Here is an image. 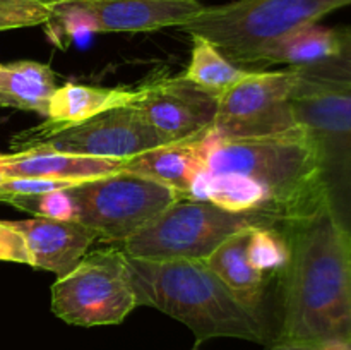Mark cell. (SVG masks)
Listing matches in <instances>:
<instances>
[{
  "instance_id": "obj_1",
  "label": "cell",
  "mask_w": 351,
  "mask_h": 350,
  "mask_svg": "<svg viewBox=\"0 0 351 350\" xmlns=\"http://www.w3.org/2000/svg\"><path fill=\"white\" fill-rule=\"evenodd\" d=\"M290 246L283 319L273 345L321 350L351 338V239L328 208L281 225Z\"/></svg>"
},
{
  "instance_id": "obj_2",
  "label": "cell",
  "mask_w": 351,
  "mask_h": 350,
  "mask_svg": "<svg viewBox=\"0 0 351 350\" xmlns=\"http://www.w3.org/2000/svg\"><path fill=\"white\" fill-rule=\"evenodd\" d=\"M127 256V254H125ZM137 305H149L192 329L197 345L216 336L273 345L264 312L233 295L206 259H139L127 256Z\"/></svg>"
},
{
  "instance_id": "obj_3",
  "label": "cell",
  "mask_w": 351,
  "mask_h": 350,
  "mask_svg": "<svg viewBox=\"0 0 351 350\" xmlns=\"http://www.w3.org/2000/svg\"><path fill=\"white\" fill-rule=\"evenodd\" d=\"M201 146L206 172L256 182L271 196L285 222L312 215L326 206L314 151L300 126L263 137L206 136Z\"/></svg>"
},
{
  "instance_id": "obj_4",
  "label": "cell",
  "mask_w": 351,
  "mask_h": 350,
  "mask_svg": "<svg viewBox=\"0 0 351 350\" xmlns=\"http://www.w3.org/2000/svg\"><path fill=\"white\" fill-rule=\"evenodd\" d=\"M290 103L314 151L326 208L351 239V88L297 71Z\"/></svg>"
},
{
  "instance_id": "obj_5",
  "label": "cell",
  "mask_w": 351,
  "mask_h": 350,
  "mask_svg": "<svg viewBox=\"0 0 351 350\" xmlns=\"http://www.w3.org/2000/svg\"><path fill=\"white\" fill-rule=\"evenodd\" d=\"M348 5L351 0H233L204 5L180 30L211 41L228 60L243 69L271 41Z\"/></svg>"
},
{
  "instance_id": "obj_6",
  "label": "cell",
  "mask_w": 351,
  "mask_h": 350,
  "mask_svg": "<svg viewBox=\"0 0 351 350\" xmlns=\"http://www.w3.org/2000/svg\"><path fill=\"white\" fill-rule=\"evenodd\" d=\"M283 220L264 211H230L206 199L182 198L120 244L139 259H208L226 239L261 226H281Z\"/></svg>"
},
{
  "instance_id": "obj_7",
  "label": "cell",
  "mask_w": 351,
  "mask_h": 350,
  "mask_svg": "<svg viewBox=\"0 0 351 350\" xmlns=\"http://www.w3.org/2000/svg\"><path fill=\"white\" fill-rule=\"evenodd\" d=\"M75 222L96 233L98 242L119 246L163 209L182 199L161 182L132 172H115L67 189Z\"/></svg>"
},
{
  "instance_id": "obj_8",
  "label": "cell",
  "mask_w": 351,
  "mask_h": 350,
  "mask_svg": "<svg viewBox=\"0 0 351 350\" xmlns=\"http://www.w3.org/2000/svg\"><path fill=\"white\" fill-rule=\"evenodd\" d=\"M137 307L127 256L120 246L86 253L51 285V311L75 326L120 325Z\"/></svg>"
},
{
  "instance_id": "obj_9",
  "label": "cell",
  "mask_w": 351,
  "mask_h": 350,
  "mask_svg": "<svg viewBox=\"0 0 351 350\" xmlns=\"http://www.w3.org/2000/svg\"><path fill=\"white\" fill-rule=\"evenodd\" d=\"M12 146L17 151L38 148L79 156L132 158L163 146V141L147 126L136 105L130 103L64 129L33 127L17 134Z\"/></svg>"
},
{
  "instance_id": "obj_10",
  "label": "cell",
  "mask_w": 351,
  "mask_h": 350,
  "mask_svg": "<svg viewBox=\"0 0 351 350\" xmlns=\"http://www.w3.org/2000/svg\"><path fill=\"white\" fill-rule=\"evenodd\" d=\"M297 71H256L218 98V112L209 136L223 139L263 137L297 129L291 91Z\"/></svg>"
},
{
  "instance_id": "obj_11",
  "label": "cell",
  "mask_w": 351,
  "mask_h": 350,
  "mask_svg": "<svg viewBox=\"0 0 351 350\" xmlns=\"http://www.w3.org/2000/svg\"><path fill=\"white\" fill-rule=\"evenodd\" d=\"M136 108L163 144L204 139L211 132L218 96L185 75L163 78L137 89Z\"/></svg>"
},
{
  "instance_id": "obj_12",
  "label": "cell",
  "mask_w": 351,
  "mask_h": 350,
  "mask_svg": "<svg viewBox=\"0 0 351 350\" xmlns=\"http://www.w3.org/2000/svg\"><path fill=\"white\" fill-rule=\"evenodd\" d=\"M93 21L95 33H143L184 26L204 5L201 0H71Z\"/></svg>"
},
{
  "instance_id": "obj_13",
  "label": "cell",
  "mask_w": 351,
  "mask_h": 350,
  "mask_svg": "<svg viewBox=\"0 0 351 350\" xmlns=\"http://www.w3.org/2000/svg\"><path fill=\"white\" fill-rule=\"evenodd\" d=\"M9 223L26 240L33 266L51 271L58 278L71 273L89 247L98 242L96 233L75 220L36 216Z\"/></svg>"
},
{
  "instance_id": "obj_14",
  "label": "cell",
  "mask_w": 351,
  "mask_h": 350,
  "mask_svg": "<svg viewBox=\"0 0 351 350\" xmlns=\"http://www.w3.org/2000/svg\"><path fill=\"white\" fill-rule=\"evenodd\" d=\"M127 158L79 156L50 150H23L0 153V177L5 178H57V180H91L122 170Z\"/></svg>"
},
{
  "instance_id": "obj_15",
  "label": "cell",
  "mask_w": 351,
  "mask_h": 350,
  "mask_svg": "<svg viewBox=\"0 0 351 350\" xmlns=\"http://www.w3.org/2000/svg\"><path fill=\"white\" fill-rule=\"evenodd\" d=\"M201 143L202 139H197L153 148L127 158L122 170L149 177L173 189L182 198H191L192 185L204 170Z\"/></svg>"
},
{
  "instance_id": "obj_16",
  "label": "cell",
  "mask_w": 351,
  "mask_h": 350,
  "mask_svg": "<svg viewBox=\"0 0 351 350\" xmlns=\"http://www.w3.org/2000/svg\"><path fill=\"white\" fill-rule=\"evenodd\" d=\"M338 51V31L319 23L298 27L261 48L243 64L247 71H264L267 65L285 64L304 67L335 57Z\"/></svg>"
},
{
  "instance_id": "obj_17",
  "label": "cell",
  "mask_w": 351,
  "mask_h": 350,
  "mask_svg": "<svg viewBox=\"0 0 351 350\" xmlns=\"http://www.w3.org/2000/svg\"><path fill=\"white\" fill-rule=\"evenodd\" d=\"M137 100V89L98 88L67 82L55 89L48 103L47 120L41 129H64L75 126L106 110L130 105Z\"/></svg>"
},
{
  "instance_id": "obj_18",
  "label": "cell",
  "mask_w": 351,
  "mask_h": 350,
  "mask_svg": "<svg viewBox=\"0 0 351 350\" xmlns=\"http://www.w3.org/2000/svg\"><path fill=\"white\" fill-rule=\"evenodd\" d=\"M250 230H242L226 239L206 261L240 302L252 311L263 312L261 304L266 288V275L257 271L247 257Z\"/></svg>"
},
{
  "instance_id": "obj_19",
  "label": "cell",
  "mask_w": 351,
  "mask_h": 350,
  "mask_svg": "<svg viewBox=\"0 0 351 350\" xmlns=\"http://www.w3.org/2000/svg\"><path fill=\"white\" fill-rule=\"evenodd\" d=\"M57 88L55 72L47 64L21 60L0 65V106L47 117L48 103Z\"/></svg>"
},
{
  "instance_id": "obj_20",
  "label": "cell",
  "mask_w": 351,
  "mask_h": 350,
  "mask_svg": "<svg viewBox=\"0 0 351 350\" xmlns=\"http://www.w3.org/2000/svg\"><path fill=\"white\" fill-rule=\"evenodd\" d=\"M256 71L239 67L225 57L211 41L192 36V57L185 78L215 96H221L230 88Z\"/></svg>"
},
{
  "instance_id": "obj_21",
  "label": "cell",
  "mask_w": 351,
  "mask_h": 350,
  "mask_svg": "<svg viewBox=\"0 0 351 350\" xmlns=\"http://www.w3.org/2000/svg\"><path fill=\"white\" fill-rule=\"evenodd\" d=\"M247 257L261 273H283L290 261V246L281 226L250 230Z\"/></svg>"
},
{
  "instance_id": "obj_22",
  "label": "cell",
  "mask_w": 351,
  "mask_h": 350,
  "mask_svg": "<svg viewBox=\"0 0 351 350\" xmlns=\"http://www.w3.org/2000/svg\"><path fill=\"white\" fill-rule=\"evenodd\" d=\"M336 31H338V51L335 57L293 69L307 78L351 88V26L336 27Z\"/></svg>"
},
{
  "instance_id": "obj_23",
  "label": "cell",
  "mask_w": 351,
  "mask_h": 350,
  "mask_svg": "<svg viewBox=\"0 0 351 350\" xmlns=\"http://www.w3.org/2000/svg\"><path fill=\"white\" fill-rule=\"evenodd\" d=\"M0 202L31 213L34 216L53 220H75V208L67 191H50L41 194L27 196H3Z\"/></svg>"
},
{
  "instance_id": "obj_24",
  "label": "cell",
  "mask_w": 351,
  "mask_h": 350,
  "mask_svg": "<svg viewBox=\"0 0 351 350\" xmlns=\"http://www.w3.org/2000/svg\"><path fill=\"white\" fill-rule=\"evenodd\" d=\"M58 0H0V31L48 24Z\"/></svg>"
},
{
  "instance_id": "obj_25",
  "label": "cell",
  "mask_w": 351,
  "mask_h": 350,
  "mask_svg": "<svg viewBox=\"0 0 351 350\" xmlns=\"http://www.w3.org/2000/svg\"><path fill=\"white\" fill-rule=\"evenodd\" d=\"M0 261L33 266L26 240L9 222H0Z\"/></svg>"
},
{
  "instance_id": "obj_26",
  "label": "cell",
  "mask_w": 351,
  "mask_h": 350,
  "mask_svg": "<svg viewBox=\"0 0 351 350\" xmlns=\"http://www.w3.org/2000/svg\"><path fill=\"white\" fill-rule=\"evenodd\" d=\"M346 350H351V338L346 342Z\"/></svg>"
},
{
  "instance_id": "obj_27",
  "label": "cell",
  "mask_w": 351,
  "mask_h": 350,
  "mask_svg": "<svg viewBox=\"0 0 351 350\" xmlns=\"http://www.w3.org/2000/svg\"><path fill=\"white\" fill-rule=\"evenodd\" d=\"M192 350H197V347H194V349H192Z\"/></svg>"
}]
</instances>
